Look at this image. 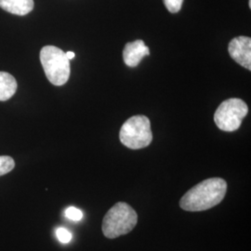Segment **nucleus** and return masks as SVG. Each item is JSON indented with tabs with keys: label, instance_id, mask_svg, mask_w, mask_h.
<instances>
[{
	"label": "nucleus",
	"instance_id": "obj_1",
	"mask_svg": "<svg viewBox=\"0 0 251 251\" xmlns=\"http://www.w3.org/2000/svg\"><path fill=\"white\" fill-rule=\"evenodd\" d=\"M227 182L222 178H210L199 182L180 198L179 206L186 211L198 212L219 205L225 198Z\"/></svg>",
	"mask_w": 251,
	"mask_h": 251
},
{
	"label": "nucleus",
	"instance_id": "obj_2",
	"mask_svg": "<svg viewBox=\"0 0 251 251\" xmlns=\"http://www.w3.org/2000/svg\"><path fill=\"white\" fill-rule=\"evenodd\" d=\"M138 223V214L125 202H118L107 211L102 220L101 230L104 236L115 239L130 233Z\"/></svg>",
	"mask_w": 251,
	"mask_h": 251
},
{
	"label": "nucleus",
	"instance_id": "obj_3",
	"mask_svg": "<svg viewBox=\"0 0 251 251\" xmlns=\"http://www.w3.org/2000/svg\"><path fill=\"white\" fill-rule=\"evenodd\" d=\"M40 62L46 76L54 86H63L70 77V60L65 52L54 46L43 47L40 51Z\"/></svg>",
	"mask_w": 251,
	"mask_h": 251
},
{
	"label": "nucleus",
	"instance_id": "obj_4",
	"mask_svg": "<svg viewBox=\"0 0 251 251\" xmlns=\"http://www.w3.org/2000/svg\"><path fill=\"white\" fill-rule=\"evenodd\" d=\"M119 140L126 147L139 150L149 146L152 141L151 123L145 116L128 118L120 128Z\"/></svg>",
	"mask_w": 251,
	"mask_h": 251
},
{
	"label": "nucleus",
	"instance_id": "obj_5",
	"mask_svg": "<svg viewBox=\"0 0 251 251\" xmlns=\"http://www.w3.org/2000/svg\"><path fill=\"white\" fill-rule=\"evenodd\" d=\"M248 113L249 107L243 100L232 98L220 104L216 110L214 121L221 130L233 132L240 127Z\"/></svg>",
	"mask_w": 251,
	"mask_h": 251
},
{
	"label": "nucleus",
	"instance_id": "obj_6",
	"mask_svg": "<svg viewBox=\"0 0 251 251\" xmlns=\"http://www.w3.org/2000/svg\"><path fill=\"white\" fill-rule=\"evenodd\" d=\"M231 58L238 64L251 70V38L249 36H237L231 40L228 46Z\"/></svg>",
	"mask_w": 251,
	"mask_h": 251
},
{
	"label": "nucleus",
	"instance_id": "obj_7",
	"mask_svg": "<svg viewBox=\"0 0 251 251\" xmlns=\"http://www.w3.org/2000/svg\"><path fill=\"white\" fill-rule=\"evenodd\" d=\"M150 54L149 48L143 40H136L126 43L123 50V60L128 67H136L144 59V56Z\"/></svg>",
	"mask_w": 251,
	"mask_h": 251
},
{
	"label": "nucleus",
	"instance_id": "obj_8",
	"mask_svg": "<svg viewBox=\"0 0 251 251\" xmlns=\"http://www.w3.org/2000/svg\"><path fill=\"white\" fill-rule=\"evenodd\" d=\"M34 6V0H0L1 9L18 16L27 15L33 10Z\"/></svg>",
	"mask_w": 251,
	"mask_h": 251
},
{
	"label": "nucleus",
	"instance_id": "obj_9",
	"mask_svg": "<svg viewBox=\"0 0 251 251\" xmlns=\"http://www.w3.org/2000/svg\"><path fill=\"white\" fill-rule=\"evenodd\" d=\"M17 90V81L7 72H0V101L10 99Z\"/></svg>",
	"mask_w": 251,
	"mask_h": 251
},
{
	"label": "nucleus",
	"instance_id": "obj_10",
	"mask_svg": "<svg viewBox=\"0 0 251 251\" xmlns=\"http://www.w3.org/2000/svg\"><path fill=\"white\" fill-rule=\"evenodd\" d=\"M15 167V162L9 155H0V176H3L12 171Z\"/></svg>",
	"mask_w": 251,
	"mask_h": 251
},
{
	"label": "nucleus",
	"instance_id": "obj_11",
	"mask_svg": "<svg viewBox=\"0 0 251 251\" xmlns=\"http://www.w3.org/2000/svg\"><path fill=\"white\" fill-rule=\"evenodd\" d=\"M65 216L67 219L74 221V222H78L82 220L83 218V213L80 209L75 207V206H69L65 210Z\"/></svg>",
	"mask_w": 251,
	"mask_h": 251
},
{
	"label": "nucleus",
	"instance_id": "obj_12",
	"mask_svg": "<svg viewBox=\"0 0 251 251\" xmlns=\"http://www.w3.org/2000/svg\"><path fill=\"white\" fill-rule=\"evenodd\" d=\"M183 0H164V4L166 8L171 13L179 12L182 7Z\"/></svg>",
	"mask_w": 251,
	"mask_h": 251
},
{
	"label": "nucleus",
	"instance_id": "obj_13",
	"mask_svg": "<svg viewBox=\"0 0 251 251\" xmlns=\"http://www.w3.org/2000/svg\"><path fill=\"white\" fill-rule=\"evenodd\" d=\"M56 236L59 239V241L63 244H67L72 239V233L65 228H58L56 230Z\"/></svg>",
	"mask_w": 251,
	"mask_h": 251
},
{
	"label": "nucleus",
	"instance_id": "obj_14",
	"mask_svg": "<svg viewBox=\"0 0 251 251\" xmlns=\"http://www.w3.org/2000/svg\"><path fill=\"white\" fill-rule=\"evenodd\" d=\"M65 55L68 58V60H72V59L75 58V52H73V51H67V52H65Z\"/></svg>",
	"mask_w": 251,
	"mask_h": 251
},
{
	"label": "nucleus",
	"instance_id": "obj_15",
	"mask_svg": "<svg viewBox=\"0 0 251 251\" xmlns=\"http://www.w3.org/2000/svg\"><path fill=\"white\" fill-rule=\"evenodd\" d=\"M249 3H250V5H249V6H250V8H251V0H250V2H249Z\"/></svg>",
	"mask_w": 251,
	"mask_h": 251
}]
</instances>
